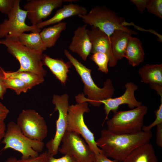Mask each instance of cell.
Returning <instances> with one entry per match:
<instances>
[{
  "instance_id": "cell-2",
  "label": "cell",
  "mask_w": 162,
  "mask_h": 162,
  "mask_svg": "<svg viewBox=\"0 0 162 162\" xmlns=\"http://www.w3.org/2000/svg\"><path fill=\"white\" fill-rule=\"evenodd\" d=\"M64 52L74 67L84 84L83 93L79 94L75 96L77 103L88 102L94 106H99L101 105L99 103L100 101L112 97L115 89L110 79H107L104 82L103 88H99L92 77V69L79 62L67 50L64 49Z\"/></svg>"
},
{
  "instance_id": "cell-33",
  "label": "cell",
  "mask_w": 162,
  "mask_h": 162,
  "mask_svg": "<svg viewBox=\"0 0 162 162\" xmlns=\"http://www.w3.org/2000/svg\"><path fill=\"white\" fill-rule=\"evenodd\" d=\"M134 3L139 12L142 13L146 8L148 0H131Z\"/></svg>"
},
{
  "instance_id": "cell-38",
  "label": "cell",
  "mask_w": 162,
  "mask_h": 162,
  "mask_svg": "<svg viewBox=\"0 0 162 162\" xmlns=\"http://www.w3.org/2000/svg\"><path fill=\"white\" fill-rule=\"evenodd\" d=\"M6 127L4 122L0 123V142L2 140L4 136Z\"/></svg>"
},
{
  "instance_id": "cell-12",
  "label": "cell",
  "mask_w": 162,
  "mask_h": 162,
  "mask_svg": "<svg viewBox=\"0 0 162 162\" xmlns=\"http://www.w3.org/2000/svg\"><path fill=\"white\" fill-rule=\"evenodd\" d=\"M65 0H30L23 7L27 17L34 26H37L51 14L55 9L61 7Z\"/></svg>"
},
{
  "instance_id": "cell-32",
  "label": "cell",
  "mask_w": 162,
  "mask_h": 162,
  "mask_svg": "<svg viewBox=\"0 0 162 162\" xmlns=\"http://www.w3.org/2000/svg\"><path fill=\"white\" fill-rule=\"evenodd\" d=\"M4 69L0 66V99L3 100L7 89L4 81Z\"/></svg>"
},
{
  "instance_id": "cell-1",
  "label": "cell",
  "mask_w": 162,
  "mask_h": 162,
  "mask_svg": "<svg viewBox=\"0 0 162 162\" xmlns=\"http://www.w3.org/2000/svg\"><path fill=\"white\" fill-rule=\"evenodd\" d=\"M152 135L151 130L119 134L104 129L96 142L106 156L122 162L135 149L149 143Z\"/></svg>"
},
{
  "instance_id": "cell-10",
  "label": "cell",
  "mask_w": 162,
  "mask_h": 162,
  "mask_svg": "<svg viewBox=\"0 0 162 162\" xmlns=\"http://www.w3.org/2000/svg\"><path fill=\"white\" fill-rule=\"evenodd\" d=\"M69 96L66 93L61 95L54 94L52 103L55 106L54 112L58 111V116L56 122V131L53 138L46 144L47 152L54 156L58 153L62 138L66 132L67 126Z\"/></svg>"
},
{
  "instance_id": "cell-17",
  "label": "cell",
  "mask_w": 162,
  "mask_h": 162,
  "mask_svg": "<svg viewBox=\"0 0 162 162\" xmlns=\"http://www.w3.org/2000/svg\"><path fill=\"white\" fill-rule=\"evenodd\" d=\"M43 65L46 66L62 84L65 85L68 79V74L72 64L62 59H55L46 54L43 55Z\"/></svg>"
},
{
  "instance_id": "cell-36",
  "label": "cell",
  "mask_w": 162,
  "mask_h": 162,
  "mask_svg": "<svg viewBox=\"0 0 162 162\" xmlns=\"http://www.w3.org/2000/svg\"><path fill=\"white\" fill-rule=\"evenodd\" d=\"M9 112L7 108L0 102V123L4 122Z\"/></svg>"
},
{
  "instance_id": "cell-25",
  "label": "cell",
  "mask_w": 162,
  "mask_h": 162,
  "mask_svg": "<svg viewBox=\"0 0 162 162\" xmlns=\"http://www.w3.org/2000/svg\"><path fill=\"white\" fill-rule=\"evenodd\" d=\"M4 81L7 89L13 90L18 95L22 92L25 93L30 89L26 84L16 78L4 76Z\"/></svg>"
},
{
  "instance_id": "cell-29",
  "label": "cell",
  "mask_w": 162,
  "mask_h": 162,
  "mask_svg": "<svg viewBox=\"0 0 162 162\" xmlns=\"http://www.w3.org/2000/svg\"><path fill=\"white\" fill-rule=\"evenodd\" d=\"M155 113L156 118L154 121L148 126H143L142 130L144 131H150L154 127L162 124V99H160V104Z\"/></svg>"
},
{
  "instance_id": "cell-7",
  "label": "cell",
  "mask_w": 162,
  "mask_h": 162,
  "mask_svg": "<svg viewBox=\"0 0 162 162\" xmlns=\"http://www.w3.org/2000/svg\"><path fill=\"white\" fill-rule=\"evenodd\" d=\"M90 110L87 102L69 105L66 130L81 135L92 151L97 154L103 153L102 151L98 146L94 134L87 126L84 118V113L88 112Z\"/></svg>"
},
{
  "instance_id": "cell-16",
  "label": "cell",
  "mask_w": 162,
  "mask_h": 162,
  "mask_svg": "<svg viewBox=\"0 0 162 162\" xmlns=\"http://www.w3.org/2000/svg\"><path fill=\"white\" fill-rule=\"evenodd\" d=\"M87 13V10L85 7L71 3L63 5L62 8L57 10L52 17L38 24L37 26L41 29L46 26L62 22V21L64 19L70 17L84 15Z\"/></svg>"
},
{
  "instance_id": "cell-26",
  "label": "cell",
  "mask_w": 162,
  "mask_h": 162,
  "mask_svg": "<svg viewBox=\"0 0 162 162\" xmlns=\"http://www.w3.org/2000/svg\"><path fill=\"white\" fill-rule=\"evenodd\" d=\"M90 58L98 66V70L106 74L108 73L109 58L107 55L102 52H97L92 54Z\"/></svg>"
},
{
  "instance_id": "cell-34",
  "label": "cell",
  "mask_w": 162,
  "mask_h": 162,
  "mask_svg": "<svg viewBox=\"0 0 162 162\" xmlns=\"http://www.w3.org/2000/svg\"><path fill=\"white\" fill-rule=\"evenodd\" d=\"M156 143L160 147H162V124L156 126Z\"/></svg>"
},
{
  "instance_id": "cell-13",
  "label": "cell",
  "mask_w": 162,
  "mask_h": 162,
  "mask_svg": "<svg viewBox=\"0 0 162 162\" xmlns=\"http://www.w3.org/2000/svg\"><path fill=\"white\" fill-rule=\"evenodd\" d=\"M126 90L120 96L112 98H109L99 101L104 105V109L106 116L104 122L108 119V116L111 111L114 113L118 111L119 106L123 104H127L130 109H133L142 105L141 102L138 101L135 96V92L138 86L132 82L126 83L125 85Z\"/></svg>"
},
{
  "instance_id": "cell-9",
  "label": "cell",
  "mask_w": 162,
  "mask_h": 162,
  "mask_svg": "<svg viewBox=\"0 0 162 162\" xmlns=\"http://www.w3.org/2000/svg\"><path fill=\"white\" fill-rule=\"evenodd\" d=\"M16 124L22 133L31 139L43 141L47 136L48 128L44 118L34 110H23Z\"/></svg>"
},
{
  "instance_id": "cell-20",
  "label": "cell",
  "mask_w": 162,
  "mask_h": 162,
  "mask_svg": "<svg viewBox=\"0 0 162 162\" xmlns=\"http://www.w3.org/2000/svg\"><path fill=\"white\" fill-rule=\"evenodd\" d=\"M122 162H158L154 149L149 143L137 148Z\"/></svg>"
},
{
  "instance_id": "cell-22",
  "label": "cell",
  "mask_w": 162,
  "mask_h": 162,
  "mask_svg": "<svg viewBox=\"0 0 162 162\" xmlns=\"http://www.w3.org/2000/svg\"><path fill=\"white\" fill-rule=\"evenodd\" d=\"M67 23L62 22L44 28L40 32L42 40L46 48L53 46L60 38L61 32L65 30Z\"/></svg>"
},
{
  "instance_id": "cell-14",
  "label": "cell",
  "mask_w": 162,
  "mask_h": 162,
  "mask_svg": "<svg viewBox=\"0 0 162 162\" xmlns=\"http://www.w3.org/2000/svg\"><path fill=\"white\" fill-rule=\"evenodd\" d=\"M87 33L92 44L91 53L100 52L106 54L109 58L108 65L113 67L118 61L113 57L110 38L98 28L92 26Z\"/></svg>"
},
{
  "instance_id": "cell-21",
  "label": "cell",
  "mask_w": 162,
  "mask_h": 162,
  "mask_svg": "<svg viewBox=\"0 0 162 162\" xmlns=\"http://www.w3.org/2000/svg\"><path fill=\"white\" fill-rule=\"evenodd\" d=\"M141 81L149 85H162V64H146L138 71Z\"/></svg>"
},
{
  "instance_id": "cell-39",
  "label": "cell",
  "mask_w": 162,
  "mask_h": 162,
  "mask_svg": "<svg viewBox=\"0 0 162 162\" xmlns=\"http://www.w3.org/2000/svg\"></svg>"
},
{
  "instance_id": "cell-30",
  "label": "cell",
  "mask_w": 162,
  "mask_h": 162,
  "mask_svg": "<svg viewBox=\"0 0 162 162\" xmlns=\"http://www.w3.org/2000/svg\"><path fill=\"white\" fill-rule=\"evenodd\" d=\"M15 0H0V11L8 15L13 10Z\"/></svg>"
},
{
  "instance_id": "cell-6",
  "label": "cell",
  "mask_w": 162,
  "mask_h": 162,
  "mask_svg": "<svg viewBox=\"0 0 162 162\" xmlns=\"http://www.w3.org/2000/svg\"><path fill=\"white\" fill-rule=\"evenodd\" d=\"M78 16L86 24L98 28L109 38L116 30L125 31L131 34H137L136 32L123 26L125 22L123 18L105 7L95 6L86 14Z\"/></svg>"
},
{
  "instance_id": "cell-5",
  "label": "cell",
  "mask_w": 162,
  "mask_h": 162,
  "mask_svg": "<svg viewBox=\"0 0 162 162\" xmlns=\"http://www.w3.org/2000/svg\"><path fill=\"white\" fill-rule=\"evenodd\" d=\"M1 142L4 145V149L11 148L20 153L22 159L38 156L44 146L43 141L32 140L26 136L16 123L12 121L7 124Z\"/></svg>"
},
{
  "instance_id": "cell-11",
  "label": "cell",
  "mask_w": 162,
  "mask_h": 162,
  "mask_svg": "<svg viewBox=\"0 0 162 162\" xmlns=\"http://www.w3.org/2000/svg\"><path fill=\"white\" fill-rule=\"evenodd\" d=\"M61 142L58 151L62 154L73 156L77 162H93L95 154L80 134L66 130Z\"/></svg>"
},
{
  "instance_id": "cell-15",
  "label": "cell",
  "mask_w": 162,
  "mask_h": 162,
  "mask_svg": "<svg viewBox=\"0 0 162 162\" xmlns=\"http://www.w3.org/2000/svg\"><path fill=\"white\" fill-rule=\"evenodd\" d=\"M87 25L78 27L75 31L68 49L76 53L82 59L86 61L92 50V44L88 34Z\"/></svg>"
},
{
  "instance_id": "cell-37",
  "label": "cell",
  "mask_w": 162,
  "mask_h": 162,
  "mask_svg": "<svg viewBox=\"0 0 162 162\" xmlns=\"http://www.w3.org/2000/svg\"><path fill=\"white\" fill-rule=\"evenodd\" d=\"M151 88L155 90L157 93L159 95L160 99L162 98V85L156 84H149Z\"/></svg>"
},
{
  "instance_id": "cell-31",
  "label": "cell",
  "mask_w": 162,
  "mask_h": 162,
  "mask_svg": "<svg viewBox=\"0 0 162 162\" xmlns=\"http://www.w3.org/2000/svg\"><path fill=\"white\" fill-rule=\"evenodd\" d=\"M47 162H77L72 156L65 154L60 158H56L47 153Z\"/></svg>"
},
{
  "instance_id": "cell-28",
  "label": "cell",
  "mask_w": 162,
  "mask_h": 162,
  "mask_svg": "<svg viewBox=\"0 0 162 162\" xmlns=\"http://www.w3.org/2000/svg\"><path fill=\"white\" fill-rule=\"evenodd\" d=\"M146 8L148 11L162 19V0H148Z\"/></svg>"
},
{
  "instance_id": "cell-19",
  "label": "cell",
  "mask_w": 162,
  "mask_h": 162,
  "mask_svg": "<svg viewBox=\"0 0 162 162\" xmlns=\"http://www.w3.org/2000/svg\"><path fill=\"white\" fill-rule=\"evenodd\" d=\"M144 56V50L140 39L130 36L128 40L124 57L128 60L130 65L135 67L143 62Z\"/></svg>"
},
{
  "instance_id": "cell-8",
  "label": "cell",
  "mask_w": 162,
  "mask_h": 162,
  "mask_svg": "<svg viewBox=\"0 0 162 162\" xmlns=\"http://www.w3.org/2000/svg\"><path fill=\"white\" fill-rule=\"evenodd\" d=\"M20 2L15 0L13 10L8 15V19H4L0 24V39L5 38L18 39L21 34L26 32L40 33L41 31V29L37 26L26 24L27 11L20 8Z\"/></svg>"
},
{
  "instance_id": "cell-24",
  "label": "cell",
  "mask_w": 162,
  "mask_h": 162,
  "mask_svg": "<svg viewBox=\"0 0 162 162\" xmlns=\"http://www.w3.org/2000/svg\"><path fill=\"white\" fill-rule=\"evenodd\" d=\"M4 76L16 78L26 84L30 89L43 82L44 77L34 73L26 71H3Z\"/></svg>"
},
{
  "instance_id": "cell-4",
  "label": "cell",
  "mask_w": 162,
  "mask_h": 162,
  "mask_svg": "<svg viewBox=\"0 0 162 162\" xmlns=\"http://www.w3.org/2000/svg\"><path fill=\"white\" fill-rule=\"evenodd\" d=\"M148 111L147 107L142 105L131 110L117 111L107 121V129L116 134L139 132L142 131L144 118Z\"/></svg>"
},
{
  "instance_id": "cell-27",
  "label": "cell",
  "mask_w": 162,
  "mask_h": 162,
  "mask_svg": "<svg viewBox=\"0 0 162 162\" xmlns=\"http://www.w3.org/2000/svg\"><path fill=\"white\" fill-rule=\"evenodd\" d=\"M47 151L40 154L36 157H31L26 159H18L15 157H10L5 162H47Z\"/></svg>"
},
{
  "instance_id": "cell-3",
  "label": "cell",
  "mask_w": 162,
  "mask_h": 162,
  "mask_svg": "<svg viewBox=\"0 0 162 162\" xmlns=\"http://www.w3.org/2000/svg\"><path fill=\"white\" fill-rule=\"evenodd\" d=\"M0 44L5 46L8 52L19 62L20 68L16 71L31 72L44 77L45 76L47 71L43 67V53L30 49L16 38L0 39Z\"/></svg>"
},
{
  "instance_id": "cell-23",
  "label": "cell",
  "mask_w": 162,
  "mask_h": 162,
  "mask_svg": "<svg viewBox=\"0 0 162 162\" xmlns=\"http://www.w3.org/2000/svg\"><path fill=\"white\" fill-rule=\"evenodd\" d=\"M18 39L23 45L34 51L43 53L47 49L39 32H32L29 34L23 33L19 36Z\"/></svg>"
},
{
  "instance_id": "cell-35",
  "label": "cell",
  "mask_w": 162,
  "mask_h": 162,
  "mask_svg": "<svg viewBox=\"0 0 162 162\" xmlns=\"http://www.w3.org/2000/svg\"><path fill=\"white\" fill-rule=\"evenodd\" d=\"M93 162H120L116 160L109 159L103 153L95 154Z\"/></svg>"
},
{
  "instance_id": "cell-18",
  "label": "cell",
  "mask_w": 162,
  "mask_h": 162,
  "mask_svg": "<svg viewBox=\"0 0 162 162\" xmlns=\"http://www.w3.org/2000/svg\"><path fill=\"white\" fill-rule=\"evenodd\" d=\"M131 35L126 31L116 30L110 36L112 55L116 61L124 57L128 40Z\"/></svg>"
}]
</instances>
